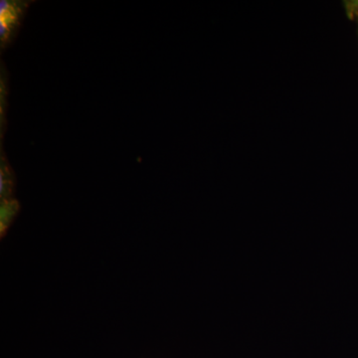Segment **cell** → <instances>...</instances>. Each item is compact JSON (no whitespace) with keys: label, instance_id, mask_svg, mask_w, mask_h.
Here are the masks:
<instances>
[{"label":"cell","instance_id":"7a4b0ae2","mask_svg":"<svg viewBox=\"0 0 358 358\" xmlns=\"http://www.w3.org/2000/svg\"><path fill=\"white\" fill-rule=\"evenodd\" d=\"M345 13L350 20L358 18V0H348L343 2Z\"/></svg>","mask_w":358,"mask_h":358},{"label":"cell","instance_id":"6da1fadb","mask_svg":"<svg viewBox=\"0 0 358 358\" xmlns=\"http://www.w3.org/2000/svg\"><path fill=\"white\" fill-rule=\"evenodd\" d=\"M18 204L16 201L3 202L1 206V234L3 235V231L8 228L11 221L13 220L14 216L17 213Z\"/></svg>","mask_w":358,"mask_h":358}]
</instances>
